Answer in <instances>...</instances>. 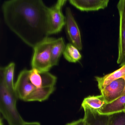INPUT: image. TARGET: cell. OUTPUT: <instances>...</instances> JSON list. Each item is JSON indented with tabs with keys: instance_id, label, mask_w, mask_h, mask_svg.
<instances>
[{
	"instance_id": "cell-8",
	"label": "cell",
	"mask_w": 125,
	"mask_h": 125,
	"mask_svg": "<svg viewBox=\"0 0 125 125\" xmlns=\"http://www.w3.org/2000/svg\"><path fill=\"white\" fill-rule=\"evenodd\" d=\"M31 82L37 88L55 87L57 78L49 72H41L35 69L29 70Z\"/></svg>"
},
{
	"instance_id": "cell-16",
	"label": "cell",
	"mask_w": 125,
	"mask_h": 125,
	"mask_svg": "<svg viewBox=\"0 0 125 125\" xmlns=\"http://www.w3.org/2000/svg\"><path fill=\"white\" fill-rule=\"evenodd\" d=\"M15 65V63L12 62L5 67H4V78L6 84L9 91L14 96L17 98L14 90V84L13 82Z\"/></svg>"
},
{
	"instance_id": "cell-19",
	"label": "cell",
	"mask_w": 125,
	"mask_h": 125,
	"mask_svg": "<svg viewBox=\"0 0 125 125\" xmlns=\"http://www.w3.org/2000/svg\"><path fill=\"white\" fill-rule=\"evenodd\" d=\"M66 125H88V124L84 119L83 118L69 123Z\"/></svg>"
},
{
	"instance_id": "cell-4",
	"label": "cell",
	"mask_w": 125,
	"mask_h": 125,
	"mask_svg": "<svg viewBox=\"0 0 125 125\" xmlns=\"http://www.w3.org/2000/svg\"><path fill=\"white\" fill-rule=\"evenodd\" d=\"M66 0H58L47 10V24L49 35L57 34L61 31L65 25L66 17L63 14L62 8Z\"/></svg>"
},
{
	"instance_id": "cell-21",
	"label": "cell",
	"mask_w": 125,
	"mask_h": 125,
	"mask_svg": "<svg viewBox=\"0 0 125 125\" xmlns=\"http://www.w3.org/2000/svg\"><path fill=\"white\" fill-rule=\"evenodd\" d=\"M124 79V80H125V76H124V77H123ZM125 95V88H124V90L123 93V94H122V96H123Z\"/></svg>"
},
{
	"instance_id": "cell-23",
	"label": "cell",
	"mask_w": 125,
	"mask_h": 125,
	"mask_svg": "<svg viewBox=\"0 0 125 125\" xmlns=\"http://www.w3.org/2000/svg\"><path fill=\"white\" fill-rule=\"evenodd\" d=\"M124 112H125V111H124Z\"/></svg>"
},
{
	"instance_id": "cell-5",
	"label": "cell",
	"mask_w": 125,
	"mask_h": 125,
	"mask_svg": "<svg viewBox=\"0 0 125 125\" xmlns=\"http://www.w3.org/2000/svg\"><path fill=\"white\" fill-rule=\"evenodd\" d=\"M65 17V27L68 39L79 50H82L83 44L80 31L69 7L66 8Z\"/></svg>"
},
{
	"instance_id": "cell-13",
	"label": "cell",
	"mask_w": 125,
	"mask_h": 125,
	"mask_svg": "<svg viewBox=\"0 0 125 125\" xmlns=\"http://www.w3.org/2000/svg\"><path fill=\"white\" fill-rule=\"evenodd\" d=\"M66 45L62 37L56 39L53 43L51 51V63L52 66H56L65 48Z\"/></svg>"
},
{
	"instance_id": "cell-15",
	"label": "cell",
	"mask_w": 125,
	"mask_h": 125,
	"mask_svg": "<svg viewBox=\"0 0 125 125\" xmlns=\"http://www.w3.org/2000/svg\"><path fill=\"white\" fill-rule=\"evenodd\" d=\"M106 104L104 98L101 94L99 95L89 96L84 99L82 104L97 111L102 109Z\"/></svg>"
},
{
	"instance_id": "cell-14",
	"label": "cell",
	"mask_w": 125,
	"mask_h": 125,
	"mask_svg": "<svg viewBox=\"0 0 125 125\" xmlns=\"http://www.w3.org/2000/svg\"><path fill=\"white\" fill-rule=\"evenodd\" d=\"M55 87L37 88L26 99L25 102H42L47 100L54 91Z\"/></svg>"
},
{
	"instance_id": "cell-12",
	"label": "cell",
	"mask_w": 125,
	"mask_h": 125,
	"mask_svg": "<svg viewBox=\"0 0 125 125\" xmlns=\"http://www.w3.org/2000/svg\"><path fill=\"white\" fill-rule=\"evenodd\" d=\"M125 76V65H124L119 69L104 76H96L95 78L98 83V87L101 91L112 82L123 78Z\"/></svg>"
},
{
	"instance_id": "cell-22",
	"label": "cell",
	"mask_w": 125,
	"mask_h": 125,
	"mask_svg": "<svg viewBox=\"0 0 125 125\" xmlns=\"http://www.w3.org/2000/svg\"><path fill=\"white\" fill-rule=\"evenodd\" d=\"M125 111V105L124 106V111Z\"/></svg>"
},
{
	"instance_id": "cell-3",
	"label": "cell",
	"mask_w": 125,
	"mask_h": 125,
	"mask_svg": "<svg viewBox=\"0 0 125 125\" xmlns=\"http://www.w3.org/2000/svg\"><path fill=\"white\" fill-rule=\"evenodd\" d=\"M56 39L47 37L33 48L31 61L32 69L39 72H49L52 67L51 63V51Z\"/></svg>"
},
{
	"instance_id": "cell-18",
	"label": "cell",
	"mask_w": 125,
	"mask_h": 125,
	"mask_svg": "<svg viewBox=\"0 0 125 125\" xmlns=\"http://www.w3.org/2000/svg\"><path fill=\"white\" fill-rule=\"evenodd\" d=\"M108 125H125V113L122 112L110 115Z\"/></svg>"
},
{
	"instance_id": "cell-20",
	"label": "cell",
	"mask_w": 125,
	"mask_h": 125,
	"mask_svg": "<svg viewBox=\"0 0 125 125\" xmlns=\"http://www.w3.org/2000/svg\"><path fill=\"white\" fill-rule=\"evenodd\" d=\"M22 125H41L40 123L37 122H28L25 121Z\"/></svg>"
},
{
	"instance_id": "cell-11",
	"label": "cell",
	"mask_w": 125,
	"mask_h": 125,
	"mask_svg": "<svg viewBox=\"0 0 125 125\" xmlns=\"http://www.w3.org/2000/svg\"><path fill=\"white\" fill-rule=\"evenodd\" d=\"M84 112L83 118L88 125H108L110 115H102L98 111L82 104Z\"/></svg>"
},
{
	"instance_id": "cell-1",
	"label": "cell",
	"mask_w": 125,
	"mask_h": 125,
	"mask_svg": "<svg viewBox=\"0 0 125 125\" xmlns=\"http://www.w3.org/2000/svg\"><path fill=\"white\" fill-rule=\"evenodd\" d=\"M48 8L42 0H9L2 6L6 25L33 48L49 36Z\"/></svg>"
},
{
	"instance_id": "cell-2",
	"label": "cell",
	"mask_w": 125,
	"mask_h": 125,
	"mask_svg": "<svg viewBox=\"0 0 125 125\" xmlns=\"http://www.w3.org/2000/svg\"><path fill=\"white\" fill-rule=\"evenodd\" d=\"M17 99L7 88L4 78V67H0V111L9 125H22L25 122L17 109Z\"/></svg>"
},
{
	"instance_id": "cell-17",
	"label": "cell",
	"mask_w": 125,
	"mask_h": 125,
	"mask_svg": "<svg viewBox=\"0 0 125 125\" xmlns=\"http://www.w3.org/2000/svg\"><path fill=\"white\" fill-rule=\"evenodd\" d=\"M63 54L64 58L70 62H77L82 57L79 50L70 43L66 44Z\"/></svg>"
},
{
	"instance_id": "cell-10",
	"label": "cell",
	"mask_w": 125,
	"mask_h": 125,
	"mask_svg": "<svg viewBox=\"0 0 125 125\" xmlns=\"http://www.w3.org/2000/svg\"><path fill=\"white\" fill-rule=\"evenodd\" d=\"M70 4L81 11H95L108 6L109 0H69Z\"/></svg>"
},
{
	"instance_id": "cell-9",
	"label": "cell",
	"mask_w": 125,
	"mask_h": 125,
	"mask_svg": "<svg viewBox=\"0 0 125 125\" xmlns=\"http://www.w3.org/2000/svg\"><path fill=\"white\" fill-rule=\"evenodd\" d=\"M125 86V80L121 78L112 82L100 91L106 104L112 103L121 97Z\"/></svg>"
},
{
	"instance_id": "cell-7",
	"label": "cell",
	"mask_w": 125,
	"mask_h": 125,
	"mask_svg": "<svg viewBox=\"0 0 125 125\" xmlns=\"http://www.w3.org/2000/svg\"><path fill=\"white\" fill-rule=\"evenodd\" d=\"M29 74V70L23 69L20 73L14 84V90L17 98L24 101L37 88L30 81Z\"/></svg>"
},
{
	"instance_id": "cell-6",
	"label": "cell",
	"mask_w": 125,
	"mask_h": 125,
	"mask_svg": "<svg viewBox=\"0 0 125 125\" xmlns=\"http://www.w3.org/2000/svg\"><path fill=\"white\" fill-rule=\"evenodd\" d=\"M120 17L118 55L117 63L120 66L125 65V0H120L117 4Z\"/></svg>"
}]
</instances>
